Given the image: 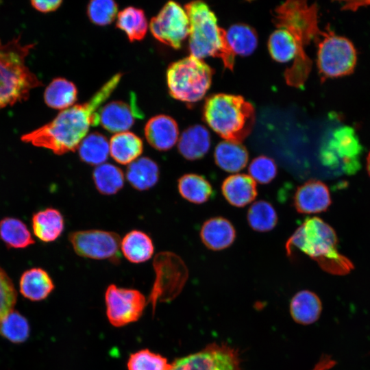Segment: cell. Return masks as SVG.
<instances>
[{"label":"cell","mask_w":370,"mask_h":370,"mask_svg":"<svg viewBox=\"0 0 370 370\" xmlns=\"http://www.w3.org/2000/svg\"><path fill=\"white\" fill-rule=\"evenodd\" d=\"M109 143L110 156L121 164H130L138 159L143 151L142 139L127 131L115 134Z\"/></svg>","instance_id":"obj_24"},{"label":"cell","mask_w":370,"mask_h":370,"mask_svg":"<svg viewBox=\"0 0 370 370\" xmlns=\"http://www.w3.org/2000/svg\"><path fill=\"white\" fill-rule=\"evenodd\" d=\"M156 274L149 301L154 307L158 301L173 299L182 289L188 269L182 259L170 251L157 254L153 260Z\"/></svg>","instance_id":"obj_10"},{"label":"cell","mask_w":370,"mask_h":370,"mask_svg":"<svg viewBox=\"0 0 370 370\" xmlns=\"http://www.w3.org/2000/svg\"><path fill=\"white\" fill-rule=\"evenodd\" d=\"M92 180L97 190L106 195L116 194L124 185L122 170L110 163L97 166L92 172Z\"/></svg>","instance_id":"obj_33"},{"label":"cell","mask_w":370,"mask_h":370,"mask_svg":"<svg viewBox=\"0 0 370 370\" xmlns=\"http://www.w3.org/2000/svg\"><path fill=\"white\" fill-rule=\"evenodd\" d=\"M106 314L115 327H123L138 321L142 316L147 301L143 294L132 288L108 286L105 293Z\"/></svg>","instance_id":"obj_12"},{"label":"cell","mask_w":370,"mask_h":370,"mask_svg":"<svg viewBox=\"0 0 370 370\" xmlns=\"http://www.w3.org/2000/svg\"><path fill=\"white\" fill-rule=\"evenodd\" d=\"M247 219L249 226L258 232L270 231L278 223V214L275 208L264 200L255 201L251 205Z\"/></svg>","instance_id":"obj_35"},{"label":"cell","mask_w":370,"mask_h":370,"mask_svg":"<svg viewBox=\"0 0 370 370\" xmlns=\"http://www.w3.org/2000/svg\"><path fill=\"white\" fill-rule=\"evenodd\" d=\"M367 171L369 173V175L370 176V152L367 156Z\"/></svg>","instance_id":"obj_43"},{"label":"cell","mask_w":370,"mask_h":370,"mask_svg":"<svg viewBox=\"0 0 370 370\" xmlns=\"http://www.w3.org/2000/svg\"><path fill=\"white\" fill-rule=\"evenodd\" d=\"M204 116L208 125L225 140L241 143L252 130L255 110L241 96L221 93L206 99Z\"/></svg>","instance_id":"obj_6"},{"label":"cell","mask_w":370,"mask_h":370,"mask_svg":"<svg viewBox=\"0 0 370 370\" xmlns=\"http://www.w3.org/2000/svg\"><path fill=\"white\" fill-rule=\"evenodd\" d=\"M100 123L110 132H127L136 119L143 118V113L136 103L135 95L130 103L114 101L103 106L99 110Z\"/></svg>","instance_id":"obj_15"},{"label":"cell","mask_w":370,"mask_h":370,"mask_svg":"<svg viewBox=\"0 0 370 370\" xmlns=\"http://www.w3.org/2000/svg\"><path fill=\"white\" fill-rule=\"evenodd\" d=\"M19 286L21 295L33 301L46 299L55 287L48 273L38 267L28 269L22 274Z\"/></svg>","instance_id":"obj_20"},{"label":"cell","mask_w":370,"mask_h":370,"mask_svg":"<svg viewBox=\"0 0 370 370\" xmlns=\"http://www.w3.org/2000/svg\"><path fill=\"white\" fill-rule=\"evenodd\" d=\"M229 45L235 54L248 56L257 47L258 38L255 31L248 25L235 24L226 32Z\"/></svg>","instance_id":"obj_34"},{"label":"cell","mask_w":370,"mask_h":370,"mask_svg":"<svg viewBox=\"0 0 370 370\" xmlns=\"http://www.w3.org/2000/svg\"><path fill=\"white\" fill-rule=\"evenodd\" d=\"M185 9L190 22V55L199 59L218 58L226 69L232 71L235 53L227 42L226 32L218 25L214 14L207 4L199 1L186 4Z\"/></svg>","instance_id":"obj_4"},{"label":"cell","mask_w":370,"mask_h":370,"mask_svg":"<svg viewBox=\"0 0 370 370\" xmlns=\"http://www.w3.org/2000/svg\"><path fill=\"white\" fill-rule=\"evenodd\" d=\"M69 240L75 252L79 256L108 260L118 263L121 260V237L110 231L88 230L73 232Z\"/></svg>","instance_id":"obj_11"},{"label":"cell","mask_w":370,"mask_h":370,"mask_svg":"<svg viewBox=\"0 0 370 370\" xmlns=\"http://www.w3.org/2000/svg\"><path fill=\"white\" fill-rule=\"evenodd\" d=\"M274 23L278 28L287 29L296 44L293 65L284 72L286 83L295 88H302L312 69V61L306 52L312 39L323 36L318 25V8L304 1H287L274 11Z\"/></svg>","instance_id":"obj_2"},{"label":"cell","mask_w":370,"mask_h":370,"mask_svg":"<svg viewBox=\"0 0 370 370\" xmlns=\"http://www.w3.org/2000/svg\"><path fill=\"white\" fill-rule=\"evenodd\" d=\"M77 99L75 85L62 77L53 79L44 92V100L50 108L64 110L73 106Z\"/></svg>","instance_id":"obj_28"},{"label":"cell","mask_w":370,"mask_h":370,"mask_svg":"<svg viewBox=\"0 0 370 370\" xmlns=\"http://www.w3.org/2000/svg\"><path fill=\"white\" fill-rule=\"evenodd\" d=\"M318 45L317 67L322 80L351 74L357 61L356 51L347 38L324 32Z\"/></svg>","instance_id":"obj_8"},{"label":"cell","mask_w":370,"mask_h":370,"mask_svg":"<svg viewBox=\"0 0 370 370\" xmlns=\"http://www.w3.org/2000/svg\"><path fill=\"white\" fill-rule=\"evenodd\" d=\"M293 201L298 212L315 214L325 211L331 204V198L324 183L310 180L297 188Z\"/></svg>","instance_id":"obj_16"},{"label":"cell","mask_w":370,"mask_h":370,"mask_svg":"<svg viewBox=\"0 0 370 370\" xmlns=\"http://www.w3.org/2000/svg\"><path fill=\"white\" fill-rule=\"evenodd\" d=\"M227 201L235 207H244L252 202L258 195L256 183L248 175L238 173L227 177L221 185Z\"/></svg>","instance_id":"obj_18"},{"label":"cell","mask_w":370,"mask_h":370,"mask_svg":"<svg viewBox=\"0 0 370 370\" xmlns=\"http://www.w3.org/2000/svg\"><path fill=\"white\" fill-rule=\"evenodd\" d=\"M160 175L157 163L147 157H141L130 163L126 177L130 185L138 190H146L154 186Z\"/></svg>","instance_id":"obj_26"},{"label":"cell","mask_w":370,"mask_h":370,"mask_svg":"<svg viewBox=\"0 0 370 370\" xmlns=\"http://www.w3.org/2000/svg\"><path fill=\"white\" fill-rule=\"evenodd\" d=\"M334 230L321 219L307 218L297 228L286 243L285 248L291 256L295 250L301 251L317 262L321 269L336 275L349 273L352 262L338 253Z\"/></svg>","instance_id":"obj_3"},{"label":"cell","mask_w":370,"mask_h":370,"mask_svg":"<svg viewBox=\"0 0 370 370\" xmlns=\"http://www.w3.org/2000/svg\"><path fill=\"white\" fill-rule=\"evenodd\" d=\"M362 147L353 128L348 126L336 129L321 146L320 158L326 166L348 175L360 167Z\"/></svg>","instance_id":"obj_9"},{"label":"cell","mask_w":370,"mask_h":370,"mask_svg":"<svg viewBox=\"0 0 370 370\" xmlns=\"http://www.w3.org/2000/svg\"><path fill=\"white\" fill-rule=\"evenodd\" d=\"M152 35L160 42L180 49L189 35L190 22L182 7L174 1L167 2L150 21Z\"/></svg>","instance_id":"obj_13"},{"label":"cell","mask_w":370,"mask_h":370,"mask_svg":"<svg viewBox=\"0 0 370 370\" xmlns=\"http://www.w3.org/2000/svg\"><path fill=\"white\" fill-rule=\"evenodd\" d=\"M121 77V73L114 75L88 101L62 110L51 121L23 134L21 140L57 155L75 151L90 127L100 123V107L116 88Z\"/></svg>","instance_id":"obj_1"},{"label":"cell","mask_w":370,"mask_h":370,"mask_svg":"<svg viewBox=\"0 0 370 370\" xmlns=\"http://www.w3.org/2000/svg\"><path fill=\"white\" fill-rule=\"evenodd\" d=\"M116 27L123 31L130 42L141 40L148 29V23L143 10L129 6L117 14Z\"/></svg>","instance_id":"obj_31"},{"label":"cell","mask_w":370,"mask_h":370,"mask_svg":"<svg viewBox=\"0 0 370 370\" xmlns=\"http://www.w3.org/2000/svg\"><path fill=\"white\" fill-rule=\"evenodd\" d=\"M210 147V136L203 125H196L184 130L178 140L180 154L188 160L203 158Z\"/></svg>","instance_id":"obj_21"},{"label":"cell","mask_w":370,"mask_h":370,"mask_svg":"<svg viewBox=\"0 0 370 370\" xmlns=\"http://www.w3.org/2000/svg\"><path fill=\"white\" fill-rule=\"evenodd\" d=\"M145 135L152 147L159 151H167L177 143L179 129L173 118L159 114L147 121L145 127Z\"/></svg>","instance_id":"obj_17"},{"label":"cell","mask_w":370,"mask_h":370,"mask_svg":"<svg viewBox=\"0 0 370 370\" xmlns=\"http://www.w3.org/2000/svg\"><path fill=\"white\" fill-rule=\"evenodd\" d=\"M321 310L322 304L319 297L308 290L297 292L290 303V313L293 319L302 325H309L317 321Z\"/></svg>","instance_id":"obj_23"},{"label":"cell","mask_w":370,"mask_h":370,"mask_svg":"<svg viewBox=\"0 0 370 370\" xmlns=\"http://www.w3.org/2000/svg\"><path fill=\"white\" fill-rule=\"evenodd\" d=\"M177 188L184 199L197 204L206 202L213 193L210 182L204 177L196 173H187L180 177Z\"/></svg>","instance_id":"obj_29"},{"label":"cell","mask_w":370,"mask_h":370,"mask_svg":"<svg viewBox=\"0 0 370 370\" xmlns=\"http://www.w3.org/2000/svg\"><path fill=\"white\" fill-rule=\"evenodd\" d=\"M80 160L90 165L103 164L110 153V143L106 137L99 132L86 136L78 147Z\"/></svg>","instance_id":"obj_30"},{"label":"cell","mask_w":370,"mask_h":370,"mask_svg":"<svg viewBox=\"0 0 370 370\" xmlns=\"http://www.w3.org/2000/svg\"><path fill=\"white\" fill-rule=\"evenodd\" d=\"M27 319L16 310L9 313L0 323V334L14 343L25 342L29 336Z\"/></svg>","instance_id":"obj_37"},{"label":"cell","mask_w":370,"mask_h":370,"mask_svg":"<svg viewBox=\"0 0 370 370\" xmlns=\"http://www.w3.org/2000/svg\"><path fill=\"white\" fill-rule=\"evenodd\" d=\"M268 47L272 58L280 62L295 58L296 44L292 34L286 29L279 27L269 37Z\"/></svg>","instance_id":"obj_36"},{"label":"cell","mask_w":370,"mask_h":370,"mask_svg":"<svg viewBox=\"0 0 370 370\" xmlns=\"http://www.w3.org/2000/svg\"><path fill=\"white\" fill-rule=\"evenodd\" d=\"M32 47L23 45L19 37L0 41V109L25 100L32 89L42 85L25 63Z\"/></svg>","instance_id":"obj_5"},{"label":"cell","mask_w":370,"mask_h":370,"mask_svg":"<svg viewBox=\"0 0 370 370\" xmlns=\"http://www.w3.org/2000/svg\"><path fill=\"white\" fill-rule=\"evenodd\" d=\"M204 245L212 250L219 251L229 247L234 241L236 231L232 223L221 217L206 221L200 231Z\"/></svg>","instance_id":"obj_19"},{"label":"cell","mask_w":370,"mask_h":370,"mask_svg":"<svg viewBox=\"0 0 370 370\" xmlns=\"http://www.w3.org/2000/svg\"><path fill=\"white\" fill-rule=\"evenodd\" d=\"M0 238L8 247L16 249L25 248L35 243L26 225L13 217L0 221Z\"/></svg>","instance_id":"obj_32"},{"label":"cell","mask_w":370,"mask_h":370,"mask_svg":"<svg viewBox=\"0 0 370 370\" xmlns=\"http://www.w3.org/2000/svg\"><path fill=\"white\" fill-rule=\"evenodd\" d=\"M121 251L128 261L138 264L152 257L154 247L151 238L146 233L134 230L121 240Z\"/></svg>","instance_id":"obj_27"},{"label":"cell","mask_w":370,"mask_h":370,"mask_svg":"<svg viewBox=\"0 0 370 370\" xmlns=\"http://www.w3.org/2000/svg\"><path fill=\"white\" fill-rule=\"evenodd\" d=\"M61 0L31 1V5L41 12H49L57 10L61 5Z\"/></svg>","instance_id":"obj_42"},{"label":"cell","mask_w":370,"mask_h":370,"mask_svg":"<svg viewBox=\"0 0 370 370\" xmlns=\"http://www.w3.org/2000/svg\"><path fill=\"white\" fill-rule=\"evenodd\" d=\"M166 358L147 349H140L132 354L128 359V370H169Z\"/></svg>","instance_id":"obj_38"},{"label":"cell","mask_w":370,"mask_h":370,"mask_svg":"<svg viewBox=\"0 0 370 370\" xmlns=\"http://www.w3.org/2000/svg\"><path fill=\"white\" fill-rule=\"evenodd\" d=\"M240 364L236 350L228 345L214 343L175 360L169 370H241Z\"/></svg>","instance_id":"obj_14"},{"label":"cell","mask_w":370,"mask_h":370,"mask_svg":"<svg viewBox=\"0 0 370 370\" xmlns=\"http://www.w3.org/2000/svg\"><path fill=\"white\" fill-rule=\"evenodd\" d=\"M214 157L217 165L230 173L241 171L249 160L248 152L241 143L225 140L217 145Z\"/></svg>","instance_id":"obj_25"},{"label":"cell","mask_w":370,"mask_h":370,"mask_svg":"<svg viewBox=\"0 0 370 370\" xmlns=\"http://www.w3.org/2000/svg\"><path fill=\"white\" fill-rule=\"evenodd\" d=\"M17 293L7 273L0 267V323L16 304Z\"/></svg>","instance_id":"obj_41"},{"label":"cell","mask_w":370,"mask_h":370,"mask_svg":"<svg viewBox=\"0 0 370 370\" xmlns=\"http://www.w3.org/2000/svg\"><path fill=\"white\" fill-rule=\"evenodd\" d=\"M248 171L249 176L255 182L266 184L275 177L278 169L276 163L272 158L266 156H260L251 162Z\"/></svg>","instance_id":"obj_40"},{"label":"cell","mask_w":370,"mask_h":370,"mask_svg":"<svg viewBox=\"0 0 370 370\" xmlns=\"http://www.w3.org/2000/svg\"><path fill=\"white\" fill-rule=\"evenodd\" d=\"M32 229L34 235L41 241L53 242L63 232L64 219L58 210L47 208L33 215Z\"/></svg>","instance_id":"obj_22"},{"label":"cell","mask_w":370,"mask_h":370,"mask_svg":"<svg viewBox=\"0 0 370 370\" xmlns=\"http://www.w3.org/2000/svg\"><path fill=\"white\" fill-rule=\"evenodd\" d=\"M212 74V69L206 63L191 55L173 62L166 71L169 93L177 100L196 102L209 89Z\"/></svg>","instance_id":"obj_7"},{"label":"cell","mask_w":370,"mask_h":370,"mask_svg":"<svg viewBox=\"0 0 370 370\" xmlns=\"http://www.w3.org/2000/svg\"><path fill=\"white\" fill-rule=\"evenodd\" d=\"M118 5L110 0L90 1L87 6V14L90 21L97 25H106L115 18Z\"/></svg>","instance_id":"obj_39"}]
</instances>
